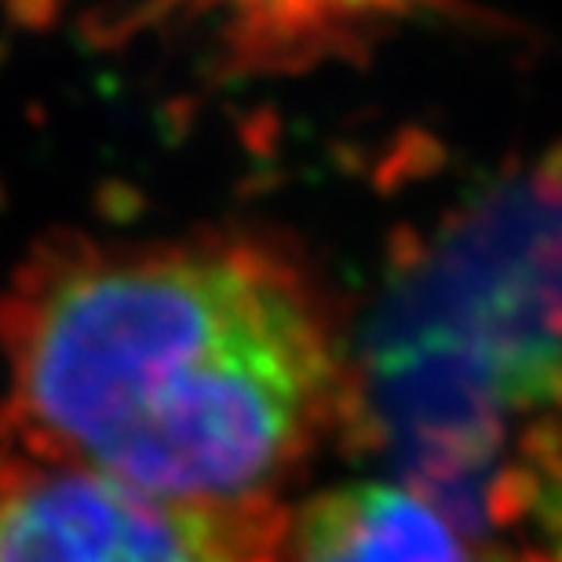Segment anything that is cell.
I'll list each match as a JSON object with an SVG mask.
<instances>
[{
    "label": "cell",
    "mask_w": 562,
    "mask_h": 562,
    "mask_svg": "<svg viewBox=\"0 0 562 562\" xmlns=\"http://www.w3.org/2000/svg\"><path fill=\"white\" fill-rule=\"evenodd\" d=\"M8 453L150 501L238 512L325 409L329 344L296 285L227 245L41 252L0 303Z\"/></svg>",
    "instance_id": "1"
},
{
    "label": "cell",
    "mask_w": 562,
    "mask_h": 562,
    "mask_svg": "<svg viewBox=\"0 0 562 562\" xmlns=\"http://www.w3.org/2000/svg\"><path fill=\"white\" fill-rule=\"evenodd\" d=\"M0 562H241L234 512L0 453Z\"/></svg>",
    "instance_id": "2"
},
{
    "label": "cell",
    "mask_w": 562,
    "mask_h": 562,
    "mask_svg": "<svg viewBox=\"0 0 562 562\" xmlns=\"http://www.w3.org/2000/svg\"><path fill=\"white\" fill-rule=\"evenodd\" d=\"M296 562H464V552L424 501L351 482L300 512Z\"/></svg>",
    "instance_id": "3"
}]
</instances>
